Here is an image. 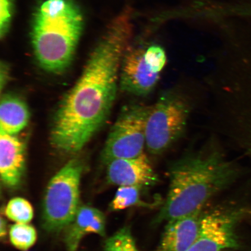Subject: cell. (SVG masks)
Masks as SVG:
<instances>
[{
	"mask_svg": "<svg viewBox=\"0 0 251 251\" xmlns=\"http://www.w3.org/2000/svg\"><path fill=\"white\" fill-rule=\"evenodd\" d=\"M133 26L127 11L113 20L53 119L50 140L66 153L80 151L104 124L117 97L121 67Z\"/></svg>",
	"mask_w": 251,
	"mask_h": 251,
	"instance_id": "obj_1",
	"label": "cell"
},
{
	"mask_svg": "<svg viewBox=\"0 0 251 251\" xmlns=\"http://www.w3.org/2000/svg\"><path fill=\"white\" fill-rule=\"evenodd\" d=\"M167 197L153 224H160L202 209L225 189L236 175L233 164L214 144L190 152L169 166Z\"/></svg>",
	"mask_w": 251,
	"mask_h": 251,
	"instance_id": "obj_2",
	"label": "cell"
},
{
	"mask_svg": "<svg viewBox=\"0 0 251 251\" xmlns=\"http://www.w3.org/2000/svg\"><path fill=\"white\" fill-rule=\"evenodd\" d=\"M84 19L72 0H45L34 12L31 39L43 70L61 74L70 67L82 33Z\"/></svg>",
	"mask_w": 251,
	"mask_h": 251,
	"instance_id": "obj_3",
	"label": "cell"
},
{
	"mask_svg": "<svg viewBox=\"0 0 251 251\" xmlns=\"http://www.w3.org/2000/svg\"><path fill=\"white\" fill-rule=\"evenodd\" d=\"M83 169L80 159L72 158L49 181L43 203V226L46 230L60 231L73 221L80 206Z\"/></svg>",
	"mask_w": 251,
	"mask_h": 251,
	"instance_id": "obj_4",
	"label": "cell"
},
{
	"mask_svg": "<svg viewBox=\"0 0 251 251\" xmlns=\"http://www.w3.org/2000/svg\"><path fill=\"white\" fill-rule=\"evenodd\" d=\"M190 106L180 94L167 91L151 106L146 125V148L152 155L164 153L183 134Z\"/></svg>",
	"mask_w": 251,
	"mask_h": 251,
	"instance_id": "obj_5",
	"label": "cell"
},
{
	"mask_svg": "<svg viewBox=\"0 0 251 251\" xmlns=\"http://www.w3.org/2000/svg\"><path fill=\"white\" fill-rule=\"evenodd\" d=\"M151 106L133 103L122 108L112 126L102 152L103 163L134 158L146 147V125Z\"/></svg>",
	"mask_w": 251,
	"mask_h": 251,
	"instance_id": "obj_6",
	"label": "cell"
},
{
	"mask_svg": "<svg viewBox=\"0 0 251 251\" xmlns=\"http://www.w3.org/2000/svg\"><path fill=\"white\" fill-rule=\"evenodd\" d=\"M239 214L221 209L203 214L199 237L186 251H222L237 248L235 228Z\"/></svg>",
	"mask_w": 251,
	"mask_h": 251,
	"instance_id": "obj_7",
	"label": "cell"
},
{
	"mask_svg": "<svg viewBox=\"0 0 251 251\" xmlns=\"http://www.w3.org/2000/svg\"><path fill=\"white\" fill-rule=\"evenodd\" d=\"M145 50L140 46L128 47L122 59L119 84L124 92L146 96L155 89L160 74L150 70L144 57Z\"/></svg>",
	"mask_w": 251,
	"mask_h": 251,
	"instance_id": "obj_8",
	"label": "cell"
},
{
	"mask_svg": "<svg viewBox=\"0 0 251 251\" xmlns=\"http://www.w3.org/2000/svg\"><path fill=\"white\" fill-rule=\"evenodd\" d=\"M106 177L115 186H136L142 189L155 186L158 176L145 153L131 158L112 160L107 164Z\"/></svg>",
	"mask_w": 251,
	"mask_h": 251,
	"instance_id": "obj_9",
	"label": "cell"
},
{
	"mask_svg": "<svg viewBox=\"0 0 251 251\" xmlns=\"http://www.w3.org/2000/svg\"><path fill=\"white\" fill-rule=\"evenodd\" d=\"M204 213L202 209L166 223L157 251H186L199 237Z\"/></svg>",
	"mask_w": 251,
	"mask_h": 251,
	"instance_id": "obj_10",
	"label": "cell"
},
{
	"mask_svg": "<svg viewBox=\"0 0 251 251\" xmlns=\"http://www.w3.org/2000/svg\"><path fill=\"white\" fill-rule=\"evenodd\" d=\"M25 164L23 141L16 136L0 133V175L9 188L17 187L23 179Z\"/></svg>",
	"mask_w": 251,
	"mask_h": 251,
	"instance_id": "obj_11",
	"label": "cell"
},
{
	"mask_svg": "<svg viewBox=\"0 0 251 251\" xmlns=\"http://www.w3.org/2000/svg\"><path fill=\"white\" fill-rule=\"evenodd\" d=\"M105 217L98 209L89 205L80 206L75 218L67 227L65 243L68 251H76L82 238L89 234L105 235Z\"/></svg>",
	"mask_w": 251,
	"mask_h": 251,
	"instance_id": "obj_12",
	"label": "cell"
},
{
	"mask_svg": "<svg viewBox=\"0 0 251 251\" xmlns=\"http://www.w3.org/2000/svg\"><path fill=\"white\" fill-rule=\"evenodd\" d=\"M30 112L24 100L13 94H4L0 103V133L16 135L29 124Z\"/></svg>",
	"mask_w": 251,
	"mask_h": 251,
	"instance_id": "obj_13",
	"label": "cell"
},
{
	"mask_svg": "<svg viewBox=\"0 0 251 251\" xmlns=\"http://www.w3.org/2000/svg\"><path fill=\"white\" fill-rule=\"evenodd\" d=\"M141 190L142 188L136 186L119 187L110 205V209L113 211H118L131 206L151 208L154 206L153 203H147L141 199Z\"/></svg>",
	"mask_w": 251,
	"mask_h": 251,
	"instance_id": "obj_14",
	"label": "cell"
},
{
	"mask_svg": "<svg viewBox=\"0 0 251 251\" xmlns=\"http://www.w3.org/2000/svg\"><path fill=\"white\" fill-rule=\"evenodd\" d=\"M9 238L17 249L26 251L36 243L37 232L32 226L28 224H16L10 228Z\"/></svg>",
	"mask_w": 251,
	"mask_h": 251,
	"instance_id": "obj_15",
	"label": "cell"
},
{
	"mask_svg": "<svg viewBox=\"0 0 251 251\" xmlns=\"http://www.w3.org/2000/svg\"><path fill=\"white\" fill-rule=\"evenodd\" d=\"M5 215L16 224H28L33 218V209L31 203L23 198H14L5 208Z\"/></svg>",
	"mask_w": 251,
	"mask_h": 251,
	"instance_id": "obj_16",
	"label": "cell"
},
{
	"mask_svg": "<svg viewBox=\"0 0 251 251\" xmlns=\"http://www.w3.org/2000/svg\"><path fill=\"white\" fill-rule=\"evenodd\" d=\"M103 251H141L137 246L130 228L125 226L106 240Z\"/></svg>",
	"mask_w": 251,
	"mask_h": 251,
	"instance_id": "obj_17",
	"label": "cell"
},
{
	"mask_svg": "<svg viewBox=\"0 0 251 251\" xmlns=\"http://www.w3.org/2000/svg\"><path fill=\"white\" fill-rule=\"evenodd\" d=\"M144 57L150 70L160 74L167 61L166 53L161 47L152 46L145 50Z\"/></svg>",
	"mask_w": 251,
	"mask_h": 251,
	"instance_id": "obj_18",
	"label": "cell"
},
{
	"mask_svg": "<svg viewBox=\"0 0 251 251\" xmlns=\"http://www.w3.org/2000/svg\"><path fill=\"white\" fill-rule=\"evenodd\" d=\"M13 0H0V36L7 34L11 24Z\"/></svg>",
	"mask_w": 251,
	"mask_h": 251,
	"instance_id": "obj_19",
	"label": "cell"
},
{
	"mask_svg": "<svg viewBox=\"0 0 251 251\" xmlns=\"http://www.w3.org/2000/svg\"><path fill=\"white\" fill-rule=\"evenodd\" d=\"M9 78V67L5 62L1 61V68H0V83H1V89L5 87Z\"/></svg>",
	"mask_w": 251,
	"mask_h": 251,
	"instance_id": "obj_20",
	"label": "cell"
},
{
	"mask_svg": "<svg viewBox=\"0 0 251 251\" xmlns=\"http://www.w3.org/2000/svg\"><path fill=\"white\" fill-rule=\"evenodd\" d=\"M7 234V223L2 217L1 218L0 221V237H4Z\"/></svg>",
	"mask_w": 251,
	"mask_h": 251,
	"instance_id": "obj_21",
	"label": "cell"
}]
</instances>
